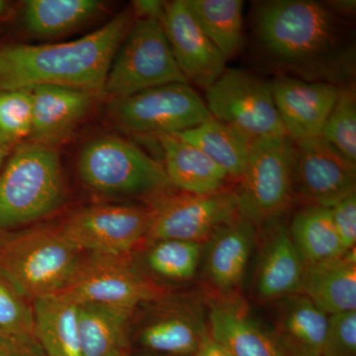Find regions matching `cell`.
<instances>
[{"instance_id": "1", "label": "cell", "mask_w": 356, "mask_h": 356, "mask_svg": "<svg viewBox=\"0 0 356 356\" xmlns=\"http://www.w3.org/2000/svg\"><path fill=\"white\" fill-rule=\"evenodd\" d=\"M252 31L264 60L282 76L341 86L355 72L353 30L327 2L268 0L252 10Z\"/></svg>"}, {"instance_id": "2", "label": "cell", "mask_w": 356, "mask_h": 356, "mask_svg": "<svg viewBox=\"0 0 356 356\" xmlns=\"http://www.w3.org/2000/svg\"><path fill=\"white\" fill-rule=\"evenodd\" d=\"M134 21L132 9H126L74 41L0 46V90L57 86L103 93L110 65Z\"/></svg>"}, {"instance_id": "3", "label": "cell", "mask_w": 356, "mask_h": 356, "mask_svg": "<svg viewBox=\"0 0 356 356\" xmlns=\"http://www.w3.org/2000/svg\"><path fill=\"white\" fill-rule=\"evenodd\" d=\"M83 254L60 228L0 232V277L33 302L64 291Z\"/></svg>"}, {"instance_id": "4", "label": "cell", "mask_w": 356, "mask_h": 356, "mask_svg": "<svg viewBox=\"0 0 356 356\" xmlns=\"http://www.w3.org/2000/svg\"><path fill=\"white\" fill-rule=\"evenodd\" d=\"M65 197L58 152L37 143L21 145L0 170V232L49 216Z\"/></svg>"}, {"instance_id": "5", "label": "cell", "mask_w": 356, "mask_h": 356, "mask_svg": "<svg viewBox=\"0 0 356 356\" xmlns=\"http://www.w3.org/2000/svg\"><path fill=\"white\" fill-rule=\"evenodd\" d=\"M77 172L86 186L105 195L154 201L175 188L163 163L116 136H103L86 143L77 159Z\"/></svg>"}, {"instance_id": "6", "label": "cell", "mask_w": 356, "mask_h": 356, "mask_svg": "<svg viewBox=\"0 0 356 356\" xmlns=\"http://www.w3.org/2000/svg\"><path fill=\"white\" fill-rule=\"evenodd\" d=\"M293 142L288 136L254 140L235 192L241 217L254 226L277 221L294 201Z\"/></svg>"}, {"instance_id": "7", "label": "cell", "mask_w": 356, "mask_h": 356, "mask_svg": "<svg viewBox=\"0 0 356 356\" xmlns=\"http://www.w3.org/2000/svg\"><path fill=\"white\" fill-rule=\"evenodd\" d=\"M170 83L188 81L175 62L161 21L135 19L112 60L103 93L121 99Z\"/></svg>"}, {"instance_id": "8", "label": "cell", "mask_w": 356, "mask_h": 356, "mask_svg": "<svg viewBox=\"0 0 356 356\" xmlns=\"http://www.w3.org/2000/svg\"><path fill=\"white\" fill-rule=\"evenodd\" d=\"M65 293L77 303L134 309L165 298L166 290L134 262L132 255L88 254Z\"/></svg>"}, {"instance_id": "9", "label": "cell", "mask_w": 356, "mask_h": 356, "mask_svg": "<svg viewBox=\"0 0 356 356\" xmlns=\"http://www.w3.org/2000/svg\"><path fill=\"white\" fill-rule=\"evenodd\" d=\"M110 115L128 132L175 135L213 118L206 102L188 83H170L113 99Z\"/></svg>"}, {"instance_id": "10", "label": "cell", "mask_w": 356, "mask_h": 356, "mask_svg": "<svg viewBox=\"0 0 356 356\" xmlns=\"http://www.w3.org/2000/svg\"><path fill=\"white\" fill-rule=\"evenodd\" d=\"M213 118L250 139L287 136L274 102L271 83L248 70H227L206 90Z\"/></svg>"}, {"instance_id": "11", "label": "cell", "mask_w": 356, "mask_h": 356, "mask_svg": "<svg viewBox=\"0 0 356 356\" xmlns=\"http://www.w3.org/2000/svg\"><path fill=\"white\" fill-rule=\"evenodd\" d=\"M147 245L161 240L207 243L218 229L241 217L233 189L210 194H168L149 206Z\"/></svg>"}, {"instance_id": "12", "label": "cell", "mask_w": 356, "mask_h": 356, "mask_svg": "<svg viewBox=\"0 0 356 356\" xmlns=\"http://www.w3.org/2000/svg\"><path fill=\"white\" fill-rule=\"evenodd\" d=\"M151 221L149 207L104 204L77 211L60 228L81 252L125 255L146 242Z\"/></svg>"}, {"instance_id": "13", "label": "cell", "mask_w": 356, "mask_h": 356, "mask_svg": "<svg viewBox=\"0 0 356 356\" xmlns=\"http://www.w3.org/2000/svg\"><path fill=\"white\" fill-rule=\"evenodd\" d=\"M292 178L294 201L306 206L329 208L356 191V166L322 137L293 142Z\"/></svg>"}, {"instance_id": "14", "label": "cell", "mask_w": 356, "mask_h": 356, "mask_svg": "<svg viewBox=\"0 0 356 356\" xmlns=\"http://www.w3.org/2000/svg\"><path fill=\"white\" fill-rule=\"evenodd\" d=\"M175 62L188 83L204 91L227 70V60L206 36L185 0L166 2L161 20Z\"/></svg>"}, {"instance_id": "15", "label": "cell", "mask_w": 356, "mask_h": 356, "mask_svg": "<svg viewBox=\"0 0 356 356\" xmlns=\"http://www.w3.org/2000/svg\"><path fill=\"white\" fill-rule=\"evenodd\" d=\"M271 88L276 109L293 142L322 136L336 104L339 86L280 76L271 83Z\"/></svg>"}, {"instance_id": "16", "label": "cell", "mask_w": 356, "mask_h": 356, "mask_svg": "<svg viewBox=\"0 0 356 356\" xmlns=\"http://www.w3.org/2000/svg\"><path fill=\"white\" fill-rule=\"evenodd\" d=\"M257 226L243 217L218 229L207 243L205 275L224 299L234 298L243 278L257 238Z\"/></svg>"}, {"instance_id": "17", "label": "cell", "mask_w": 356, "mask_h": 356, "mask_svg": "<svg viewBox=\"0 0 356 356\" xmlns=\"http://www.w3.org/2000/svg\"><path fill=\"white\" fill-rule=\"evenodd\" d=\"M32 92L31 142L53 147L88 113L97 93L65 86H40Z\"/></svg>"}, {"instance_id": "18", "label": "cell", "mask_w": 356, "mask_h": 356, "mask_svg": "<svg viewBox=\"0 0 356 356\" xmlns=\"http://www.w3.org/2000/svg\"><path fill=\"white\" fill-rule=\"evenodd\" d=\"M257 269V296L264 301L280 300L301 289L305 262L295 247L288 228L269 222Z\"/></svg>"}, {"instance_id": "19", "label": "cell", "mask_w": 356, "mask_h": 356, "mask_svg": "<svg viewBox=\"0 0 356 356\" xmlns=\"http://www.w3.org/2000/svg\"><path fill=\"white\" fill-rule=\"evenodd\" d=\"M208 332L231 356H287L273 334L248 317L234 298L210 304Z\"/></svg>"}, {"instance_id": "20", "label": "cell", "mask_w": 356, "mask_h": 356, "mask_svg": "<svg viewBox=\"0 0 356 356\" xmlns=\"http://www.w3.org/2000/svg\"><path fill=\"white\" fill-rule=\"evenodd\" d=\"M208 334V324L198 307L175 304L143 325L139 341L146 350L163 355L193 356Z\"/></svg>"}, {"instance_id": "21", "label": "cell", "mask_w": 356, "mask_h": 356, "mask_svg": "<svg viewBox=\"0 0 356 356\" xmlns=\"http://www.w3.org/2000/svg\"><path fill=\"white\" fill-rule=\"evenodd\" d=\"M329 315L301 293L280 300L273 336L287 356H321Z\"/></svg>"}, {"instance_id": "22", "label": "cell", "mask_w": 356, "mask_h": 356, "mask_svg": "<svg viewBox=\"0 0 356 356\" xmlns=\"http://www.w3.org/2000/svg\"><path fill=\"white\" fill-rule=\"evenodd\" d=\"M301 294L327 315L356 311V252L305 266Z\"/></svg>"}, {"instance_id": "23", "label": "cell", "mask_w": 356, "mask_h": 356, "mask_svg": "<svg viewBox=\"0 0 356 356\" xmlns=\"http://www.w3.org/2000/svg\"><path fill=\"white\" fill-rule=\"evenodd\" d=\"M154 138L163 149V168L175 188L191 194H210L227 188L228 175L197 147L175 135Z\"/></svg>"}, {"instance_id": "24", "label": "cell", "mask_w": 356, "mask_h": 356, "mask_svg": "<svg viewBox=\"0 0 356 356\" xmlns=\"http://www.w3.org/2000/svg\"><path fill=\"white\" fill-rule=\"evenodd\" d=\"M34 334L44 356H81L79 303L67 293L32 302Z\"/></svg>"}, {"instance_id": "25", "label": "cell", "mask_w": 356, "mask_h": 356, "mask_svg": "<svg viewBox=\"0 0 356 356\" xmlns=\"http://www.w3.org/2000/svg\"><path fill=\"white\" fill-rule=\"evenodd\" d=\"M134 309L79 303L81 356H127Z\"/></svg>"}, {"instance_id": "26", "label": "cell", "mask_w": 356, "mask_h": 356, "mask_svg": "<svg viewBox=\"0 0 356 356\" xmlns=\"http://www.w3.org/2000/svg\"><path fill=\"white\" fill-rule=\"evenodd\" d=\"M175 136L200 149L226 172L229 180L236 182L242 177L254 142L245 134L214 118Z\"/></svg>"}, {"instance_id": "27", "label": "cell", "mask_w": 356, "mask_h": 356, "mask_svg": "<svg viewBox=\"0 0 356 356\" xmlns=\"http://www.w3.org/2000/svg\"><path fill=\"white\" fill-rule=\"evenodd\" d=\"M288 231L305 266L337 259L348 252L337 234L329 208L305 206L294 215Z\"/></svg>"}, {"instance_id": "28", "label": "cell", "mask_w": 356, "mask_h": 356, "mask_svg": "<svg viewBox=\"0 0 356 356\" xmlns=\"http://www.w3.org/2000/svg\"><path fill=\"white\" fill-rule=\"evenodd\" d=\"M102 8L103 2L98 0H27L22 22L33 36L50 38L83 25Z\"/></svg>"}, {"instance_id": "29", "label": "cell", "mask_w": 356, "mask_h": 356, "mask_svg": "<svg viewBox=\"0 0 356 356\" xmlns=\"http://www.w3.org/2000/svg\"><path fill=\"white\" fill-rule=\"evenodd\" d=\"M206 36L225 60H232L245 44V25L241 0H185Z\"/></svg>"}, {"instance_id": "30", "label": "cell", "mask_w": 356, "mask_h": 356, "mask_svg": "<svg viewBox=\"0 0 356 356\" xmlns=\"http://www.w3.org/2000/svg\"><path fill=\"white\" fill-rule=\"evenodd\" d=\"M204 243L161 240L149 243L146 264L149 270L165 280L184 282L197 273Z\"/></svg>"}, {"instance_id": "31", "label": "cell", "mask_w": 356, "mask_h": 356, "mask_svg": "<svg viewBox=\"0 0 356 356\" xmlns=\"http://www.w3.org/2000/svg\"><path fill=\"white\" fill-rule=\"evenodd\" d=\"M321 137L348 163L356 166V96L353 84L339 86L336 104Z\"/></svg>"}, {"instance_id": "32", "label": "cell", "mask_w": 356, "mask_h": 356, "mask_svg": "<svg viewBox=\"0 0 356 356\" xmlns=\"http://www.w3.org/2000/svg\"><path fill=\"white\" fill-rule=\"evenodd\" d=\"M0 339L38 343L35 339L32 306L2 277H0Z\"/></svg>"}, {"instance_id": "33", "label": "cell", "mask_w": 356, "mask_h": 356, "mask_svg": "<svg viewBox=\"0 0 356 356\" xmlns=\"http://www.w3.org/2000/svg\"><path fill=\"white\" fill-rule=\"evenodd\" d=\"M32 115L31 90H0V143L10 149L30 137Z\"/></svg>"}, {"instance_id": "34", "label": "cell", "mask_w": 356, "mask_h": 356, "mask_svg": "<svg viewBox=\"0 0 356 356\" xmlns=\"http://www.w3.org/2000/svg\"><path fill=\"white\" fill-rule=\"evenodd\" d=\"M321 356H356V311L329 316Z\"/></svg>"}, {"instance_id": "35", "label": "cell", "mask_w": 356, "mask_h": 356, "mask_svg": "<svg viewBox=\"0 0 356 356\" xmlns=\"http://www.w3.org/2000/svg\"><path fill=\"white\" fill-rule=\"evenodd\" d=\"M329 209L343 247L353 250L356 245V192L332 204Z\"/></svg>"}, {"instance_id": "36", "label": "cell", "mask_w": 356, "mask_h": 356, "mask_svg": "<svg viewBox=\"0 0 356 356\" xmlns=\"http://www.w3.org/2000/svg\"><path fill=\"white\" fill-rule=\"evenodd\" d=\"M165 1L159 0H137L132 2L135 19L161 20L165 13Z\"/></svg>"}, {"instance_id": "37", "label": "cell", "mask_w": 356, "mask_h": 356, "mask_svg": "<svg viewBox=\"0 0 356 356\" xmlns=\"http://www.w3.org/2000/svg\"><path fill=\"white\" fill-rule=\"evenodd\" d=\"M0 356H44L38 343H17L0 339Z\"/></svg>"}, {"instance_id": "38", "label": "cell", "mask_w": 356, "mask_h": 356, "mask_svg": "<svg viewBox=\"0 0 356 356\" xmlns=\"http://www.w3.org/2000/svg\"><path fill=\"white\" fill-rule=\"evenodd\" d=\"M193 356H231L229 355L228 351L225 350L222 346H220L217 341H215L210 334L204 339L200 348L196 351L195 355Z\"/></svg>"}, {"instance_id": "39", "label": "cell", "mask_w": 356, "mask_h": 356, "mask_svg": "<svg viewBox=\"0 0 356 356\" xmlns=\"http://www.w3.org/2000/svg\"><path fill=\"white\" fill-rule=\"evenodd\" d=\"M356 2L355 0H341V1H327V4L334 13L341 17L353 16L355 13Z\"/></svg>"}, {"instance_id": "40", "label": "cell", "mask_w": 356, "mask_h": 356, "mask_svg": "<svg viewBox=\"0 0 356 356\" xmlns=\"http://www.w3.org/2000/svg\"><path fill=\"white\" fill-rule=\"evenodd\" d=\"M9 151L10 149L8 147L3 146V145L0 143V170H1L2 166H3L4 163L7 159V156H8Z\"/></svg>"}, {"instance_id": "41", "label": "cell", "mask_w": 356, "mask_h": 356, "mask_svg": "<svg viewBox=\"0 0 356 356\" xmlns=\"http://www.w3.org/2000/svg\"><path fill=\"white\" fill-rule=\"evenodd\" d=\"M7 3L6 1H2L0 0V16L4 13V11L6 10Z\"/></svg>"}, {"instance_id": "42", "label": "cell", "mask_w": 356, "mask_h": 356, "mask_svg": "<svg viewBox=\"0 0 356 356\" xmlns=\"http://www.w3.org/2000/svg\"><path fill=\"white\" fill-rule=\"evenodd\" d=\"M161 356H170V355H161Z\"/></svg>"}]
</instances>
